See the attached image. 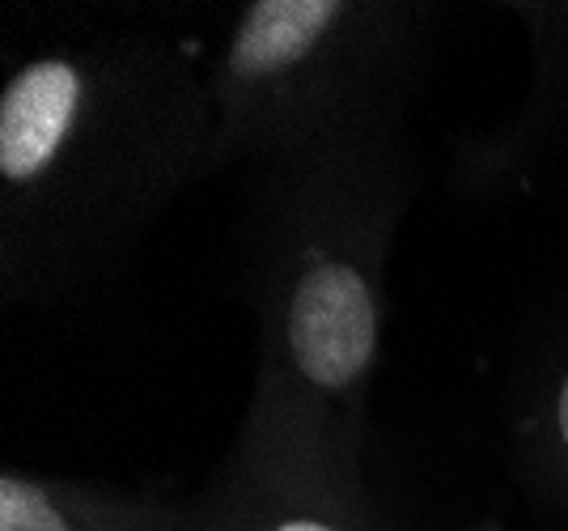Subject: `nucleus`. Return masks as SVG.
<instances>
[{
	"label": "nucleus",
	"mask_w": 568,
	"mask_h": 531,
	"mask_svg": "<svg viewBox=\"0 0 568 531\" xmlns=\"http://www.w3.org/2000/svg\"><path fill=\"white\" fill-rule=\"evenodd\" d=\"M221 170L209 69L162 39L26 56L0 90V298L90 293L149 226Z\"/></svg>",
	"instance_id": "nucleus-1"
},
{
	"label": "nucleus",
	"mask_w": 568,
	"mask_h": 531,
	"mask_svg": "<svg viewBox=\"0 0 568 531\" xmlns=\"http://www.w3.org/2000/svg\"><path fill=\"white\" fill-rule=\"evenodd\" d=\"M509 13L530 30L535 77L514 120L458 153V174L471 188H505L568 132V4H509Z\"/></svg>",
	"instance_id": "nucleus-5"
},
{
	"label": "nucleus",
	"mask_w": 568,
	"mask_h": 531,
	"mask_svg": "<svg viewBox=\"0 0 568 531\" xmlns=\"http://www.w3.org/2000/svg\"><path fill=\"white\" fill-rule=\"evenodd\" d=\"M416 196L403 128L356 132L246 167L242 293L260 379L365 430L382 358L386 264Z\"/></svg>",
	"instance_id": "nucleus-2"
},
{
	"label": "nucleus",
	"mask_w": 568,
	"mask_h": 531,
	"mask_svg": "<svg viewBox=\"0 0 568 531\" xmlns=\"http://www.w3.org/2000/svg\"><path fill=\"white\" fill-rule=\"evenodd\" d=\"M365 430L255 374L246 417L209 493L204 531H390L365 481Z\"/></svg>",
	"instance_id": "nucleus-4"
},
{
	"label": "nucleus",
	"mask_w": 568,
	"mask_h": 531,
	"mask_svg": "<svg viewBox=\"0 0 568 531\" xmlns=\"http://www.w3.org/2000/svg\"><path fill=\"white\" fill-rule=\"evenodd\" d=\"M437 9L412 0H251L209 64L221 167L403 128Z\"/></svg>",
	"instance_id": "nucleus-3"
},
{
	"label": "nucleus",
	"mask_w": 568,
	"mask_h": 531,
	"mask_svg": "<svg viewBox=\"0 0 568 531\" xmlns=\"http://www.w3.org/2000/svg\"><path fill=\"white\" fill-rule=\"evenodd\" d=\"M518 451L530 484L556 502H568V353L551 365L521 412Z\"/></svg>",
	"instance_id": "nucleus-7"
},
{
	"label": "nucleus",
	"mask_w": 568,
	"mask_h": 531,
	"mask_svg": "<svg viewBox=\"0 0 568 531\" xmlns=\"http://www.w3.org/2000/svg\"><path fill=\"white\" fill-rule=\"evenodd\" d=\"M0 531H204L200 498L158 489H119L102 481L0 477Z\"/></svg>",
	"instance_id": "nucleus-6"
}]
</instances>
